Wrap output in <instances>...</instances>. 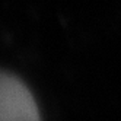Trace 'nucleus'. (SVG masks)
<instances>
[{"mask_svg":"<svg viewBox=\"0 0 121 121\" xmlns=\"http://www.w3.org/2000/svg\"><path fill=\"white\" fill-rule=\"evenodd\" d=\"M0 121H41L29 89L6 73H0Z\"/></svg>","mask_w":121,"mask_h":121,"instance_id":"obj_1","label":"nucleus"}]
</instances>
